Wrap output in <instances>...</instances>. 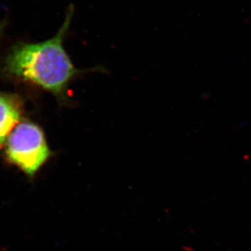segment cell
<instances>
[{"instance_id": "6da1fadb", "label": "cell", "mask_w": 251, "mask_h": 251, "mask_svg": "<svg viewBox=\"0 0 251 251\" xmlns=\"http://www.w3.org/2000/svg\"><path fill=\"white\" fill-rule=\"evenodd\" d=\"M73 14L71 8L59 32L49 40L20 43L12 47L5 59L6 74L38 85L64 100L72 79L81 73L74 67L63 46Z\"/></svg>"}, {"instance_id": "7a4b0ae2", "label": "cell", "mask_w": 251, "mask_h": 251, "mask_svg": "<svg viewBox=\"0 0 251 251\" xmlns=\"http://www.w3.org/2000/svg\"><path fill=\"white\" fill-rule=\"evenodd\" d=\"M6 161L28 177L35 176L51 156L43 129L30 121L18 124L5 145Z\"/></svg>"}, {"instance_id": "3957f363", "label": "cell", "mask_w": 251, "mask_h": 251, "mask_svg": "<svg viewBox=\"0 0 251 251\" xmlns=\"http://www.w3.org/2000/svg\"><path fill=\"white\" fill-rule=\"evenodd\" d=\"M23 113V102L18 95L0 93V146L18 125Z\"/></svg>"}, {"instance_id": "277c9868", "label": "cell", "mask_w": 251, "mask_h": 251, "mask_svg": "<svg viewBox=\"0 0 251 251\" xmlns=\"http://www.w3.org/2000/svg\"><path fill=\"white\" fill-rule=\"evenodd\" d=\"M4 23H0V33H2V29L4 28Z\"/></svg>"}]
</instances>
